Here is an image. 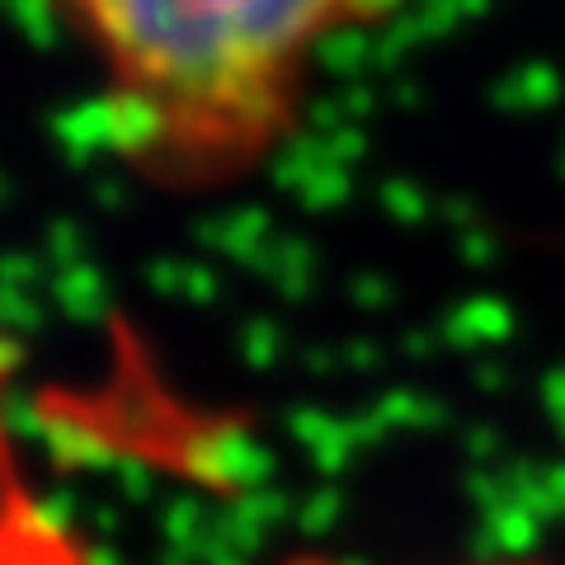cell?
I'll list each match as a JSON object with an SVG mask.
<instances>
[{
	"instance_id": "2",
	"label": "cell",
	"mask_w": 565,
	"mask_h": 565,
	"mask_svg": "<svg viewBox=\"0 0 565 565\" xmlns=\"http://www.w3.org/2000/svg\"><path fill=\"white\" fill-rule=\"evenodd\" d=\"M288 565H334V561H321V556H297ZM471 565H556V561H542V556H504V561H471Z\"/></svg>"
},
{
	"instance_id": "1",
	"label": "cell",
	"mask_w": 565,
	"mask_h": 565,
	"mask_svg": "<svg viewBox=\"0 0 565 565\" xmlns=\"http://www.w3.org/2000/svg\"><path fill=\"white\" fill-rule=\"evenodd\" d=\"M401 0H47L95 66L114 156L166 193L236 189L297 137L334 43Z\"/></svg>"
}]
</instances>
